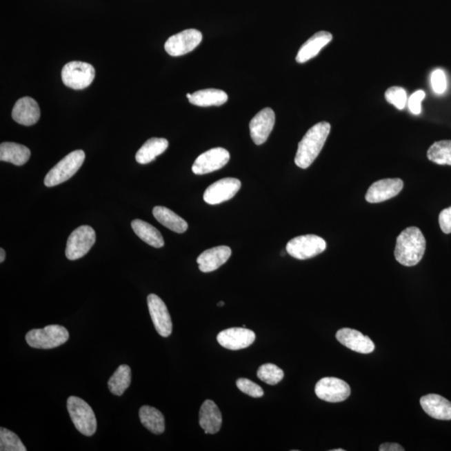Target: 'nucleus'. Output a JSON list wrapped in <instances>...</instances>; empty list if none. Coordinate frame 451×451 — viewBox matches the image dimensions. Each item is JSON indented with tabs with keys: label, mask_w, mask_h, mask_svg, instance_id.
<instances>
[{
	"label": "nucleus",
	"mask_w": 451,
	"mask_h": 451,
	"mask_svg": "<svg viewBox=\"0 0 451 451\" xmlns=\"http://www.w3.org/2000/svg\"><path fill=\"white\" fill-rule=\"evenodd\" d=\"M426 249V240L421 229L407 228L397 240L394 257L403 266L413 267L421 262Z\"/></svg>",
	"instance_id": "nucleus-1"
},
{
	"label": "nucleus",
	"mask_w": 451,
	"mask_h": 451,
	"mask_svg": "<svg viewBox=\"0 0 451 451\" xmlns=\"http://www.w3.org/2000/svg\"><path fill=\"white\" fill-rule=\"evenodd\" d=\"M330 130V124L322 121L308 130L299 142L296 153L294 161L299 168L306 169L310 167L325 144Z\"/></svg>",
	"instance_id": "nucleus-2"
},
{
	"label": "nucleus",
	"mask_w": 451,
	"mask_h": 451,
	"mask_svg": "<svg viewBox=\"0 0 451 451\" xmlns=\"http://www.w3.org/2000/svg\"><path fill=\"white\" fill-rule=\"evenodd\" d=\"M69 337V332L65 327L54 324L28 332L26 340L34 349L50 350L66 343Z\"/></svg>",
	"instance_id": "nucleus-3"
},
{
	"label": "nucleus",
	"mask_w": 451,
	"mask_h": 451,
	"mask_svg": "<svg viewBox=\"0 0 451 451\" xmlns=\"http://www.w3.org/2000/svg\"><path fill=\"white\" fill-rule=\"evenodd\" d=\"M67 410L79 432L92 437L97 430V421L94 411L82 399L70 397L67 401Z\"/></svg>",
	"instance_id": "nucleus-4"
},
{
	"label": "nucleus",
	"mask_w": 451,
	"mask_h": 451,
	"mask_svg": "<svg viewBox=\"0 0 451 451\" xmlns=\"http://www.w3.org/2000/svg\"><path fill=\"white\" fill-rule=\"evenodd\" d=\"M85 158L86 154L82 150H74L68 154L47 173L45 178L46 187H55L70 179L81 168Z\"/></svg>",
	"instance_id": "nucleus-5"
},
{
	"label": "nucleus",
	"mask_w": 451,
	"mask_h": 451,
	"mask_svg": "<svg viewBox=\"0 0 451 451\" xmlns=\"http://www.w3.org/2000/svg\"><path fill=\"white\" fill-rule=\"evenodd\" d=\"M325 240L319 236L308 234L294 237L288 243L286 251L292 258L306 260L325 251Z\"/></svg>",
	"instance_id": "nucleus-6"
},
{
	"label": "nucleus",
	"mask_w": 451,
	"mask_h": 451,
	"mask_svg": "<svg viewBox=\"0 0 451 451\" xmlns=\"http://www.w3.org/2000/svg\"><path fill=\"white\" fill-rule=\"evenodd\" d=\"M96 71L88 63L71 61L63 67L62 81L65 86L74 90H83L92 84Z\"/></svg>",
	"instance_id": "nucleus-7"
},
{
	"label": "nucleus",
	"mask_w": 451,
	"mask_h": 451,
	"mask_svg": "<svg viewBox=\"0 0 451 451\" xmlns=\"http://www.w3.org/2000/svg\"><path fill=\"white\" fill-rule=\"evenodd\" d=\"M97 236L90 226H81L75 229L67 241L66 256L71 261L83 258L96 243Z\"/></svg>",
	"instance_id": "nucleus-8"
},
{
	"label": "nucleus",
	"mask_w": 451,
	"mask_h": 451,
	"mask_svg": "<svg viewBox=\"0 0 451 451\" xmlns=\"http://www.w3.org/2000/svg\"><path fill=\"white\" fill-rule=\"evenodd\" d=\"M350 385L338 378H323L315 386V394L318 398L330 403L343 402L350 397Z\"/></svg>",
	"instance_id": "nucleus-9"
},
{
	"label": "nucleus",
	"mask_w": 451,
	"mask_h": 451,
	"mask_svg": "<svg viewBox=\"0 0 451 451\" xmlns=\"http://www.w3.org/2000/svg\"><path fill=\"white\" fill-rule=\"evenodd\" d=\"M203 41L199 30L189 29L172 35L165 43V50L172 57H181L191 52Z\"/></svg>",
	"instance_id": "nucleus-10"
},
{
	"label": "nucleus",
	"mask_w": 451,
	"mask_h": 451,
	"mask_svg": "<svg viewBox=\"0 0 451 451\" xmlns=\"http://www.w3.org/2000/svg\"><path fill=\"white\" fill-rule=\"evenodd\" d=\"M230 160V154L221 148H212L197 158L192 166L196 175H204L223 168Z\"/></svg>",
	"instance_id": "nucleus-11"
},
{
	"label": "nucleus",
	"mask_w": 451,
	"mask_h": 451,
	"mask_svg": "<svg viewBox=\"0 0 451 451\" xmlns=\"http://www.w3.org/2000/svg\"><path fill=\"white\" fill-rule=\"evenodd\" d=\"M241 188V181L237 178H223L210 185L206 190L203 199L208 204L217 205L232 199Z\"/></svg>",
	"instance_id": "nucleus-12"
},
{
	"label": "nucleus",
	"mask_w": 451,
	"mask_h": 451,
	"mask_svg": "<svg viewBox=\"0 0 451 451\" xmlns=\"http://www.w3.org/2000/svg\"><path fill=\"white\" fill-rule=\"evenodd\" d=\"M148 310L156 330L161 337L168 338L172 333V322L167 305L160 297L150 294L148 297Z\"/></svg>",
	"instance_id": "nucleus-13"
},
{
	"label": "nucleus",
	"mask_w": 451,
	"mask_h": 451,
	"mask_svg": "<svg viewBox=\"0 0 451 451\" xmlns=\"http://www.w3.org/2000/svg\"><path fill=\"white\" fill-rule=\"evenodd\" d=\"M254 332L246 328H231L217 334V341L221 346L230 350L246 349L254 343Z\"/></svg>",
	"instance_id": "nucleus-14"
},
{
	"label": "nucleus",
	"mask_w": 451,
	"mask_h": 451,
	"mask_svg": "<svg viewBox=\"0 0 451 451\" xmlns=\"http://www.w3.org/2000/svg\"><path fill=\"white\" fill-rule=\"evenodd\" d=\"M403 188V181L399 178L379 180L370 186L366 193L365 199L370 203H383L399 195Z\"/></svg>",
	"instance_id": "nucleus-15"
},
{
	"label": "nucleus",
	"mask_w": 451,
	"mask_h": 451,
	"mask_svg": "<svg viewBox=\"0 0 451 451\" xmlns=\"http://www.w3.org/2000/svg\"><path fill=\"white\" fill-rule=\"evenodd\" d=\"M275 124V113L271 108H265L252 119L249 128L253 142L260 146L266 142Z\"/></svg>",
	"instance_id": "nucleus-16"
},
{
	"label": "nucleus",
	"mask_w": 451,
	"mask_h": 451,
	"mask_svg": "<svg viewBox=\"0 0 451 451\" xmlns=\"http://www.w3.org/2000/svg\"><path fill=\"white\" fill-rule=\"evenodd\" d=\"M336 339L348 349L359 354H371L375 349L374 342L368 336L352 328H341L336 334Z\"/></svg>",
	"instance_id": "nucleus-17"
},
{
	"label": "nucleus",
	"mask_w": 451,
	"mask_h": 451,
	"mask_svg": "<svg viewBox=\"0 0 451 451\" xmlns=\"http://www.w3.org/2000/svg\"><path fill=\"white\" fill-rule=\"evenodd\" d=\"M12 117L17 123L30 126L37 123L41 117L38 103L31 97H23L15 103Z\"/></svg>",
	"instance_id": "nucleus-18"
},
{
	"label": "nucleus",
	"mask_w": 451,
	"mask_h": 451,
	"mask_svg": "<svg viewBox=\"0 0 451 451\" xmlns=\"http://www.w3.org/2000/svg\"><path fill=\"white\" fill-rule=\"evenodd\" d=\"M232 255L231 248L228 246H219L208 249L197 258V262L203 272H211L217 270L228 262Z\"/></svg>",
	"instance_id": "nucleus-19"
},
{
	"label": "nucleus",
	"mask_w": 451,
	"mask_h": 451,
	"mask_svg": "<svg viewBox=\"0 0 451 451\" xmlns=\"http://www.w3.org/2000/svg\"><path fill=\"white\" fill-rule=\"evenodd\" d=\"M421 405L425 412L440 421H451V403L441 395L430 394L421 399Z\"/></svg>",
	"instance_id": "nucleus-20"
},
{
	"label": "nucleus",
	"mask_w": 451,
	"mask_h": 451,
	"mask_svg": "<svg viewBox=\"0 0 451 451\" xmlns=\"http://www.w3.org/2000/svg\"><path fill=\"white\" fill-rule=\"evenodd\" d=\"M333 39V35L327 31H319L303 43L296 57V61L303 64L318 55L320 51Z\"/></svg>",
	"instance_id": "nucleus-21"
},
{
	"label": "nucleus",
	"mask_w": 451,
	"mask_h": 451,
	"mask_svg": "<svg viewBox=\"0 0 451 451\" xmlns=\"http://www.w3.org/2000/svg\"><path fill=\"white\" fill-rule=\"evenodd\" d=\"M223 423L221 411L212 401H204L199 412V424L206 434H214L219 432Z\"/></svg>",
	"instance_id": "nucleus-22"
},
{
	"label": "nucleus",
	"mask_w": 451,
	"mask_h": 451,
	"mask_svg": "<svg viewBox=\"0 0 451 451\" xmlns=\"http://www.w3.org/2000/svg\"><path fill=\"white\" fill-rule=\"evenodd\" d=\"M30 150L14 142H3L0 145V160L10 162L15 166H23L29 161Z\"/></svg>",
	"instance_id": "nucleus-23"
},
{
	"label": "nucleus",
	"mask_w": 451,
	"mask_h": 451,
	"mask_svg": "<svg viewBox=\"0 0 451 451\" xmlns=\"http://www.w3.org/2000/svg\"><path fill=\"white\" fill-rule=\"evenodd\" d=\"M168 141L164 138H150L137 152L136 160L140 164H148L168 148Z\"/></svg>",
	"instance_id": "nucleus-24"
},
{
	"label": "nucleus",
	"mask_w": 451,
	"mask_h": 451,
	"mask_svg": "<svg viewBox=\"0 0 451 451\" xmlns=\"http://www.w3.org/2000/svg\"><path fill=\"white\" fill-rule=\"evenodd\" d=\"M228 94L223 90L217 89L201 90L191 94L189 102L201 108L219 106L228 101Z\"/></svg>",
	"instance_id": "nucleus-25"
},
{
	"label": "nucleus",
	"mask_w": 451,
	"mask_h": 451,
	"mask_svg": "<svg viewBox=\"0 0 451 451\" xmlns=\"http://www.w3.org/2000/svg\"><path fill=\"white\" fill-rule=\"evenodd\" d=\"M132 227L136 234L142 241L153 248H161L164 246L165 241L161 232L153 226L146 221L134 219L132 221Z\"/></svg>",
	"instance_id": "nucleus-26"
},
{
	"label": "nucleus",
	"mask_w": 451,
	"mask_h": 451,
	"mask_svg": "<svg viewBox=\"0 0 451 451\" xmlns=\"http://www.w3.org/2000/svg\"><path fill=\"white\" fill-rule=\"evenodd\" d=\"M153 216L159 223L166 228L177 233H183L188 230V224L183 219L165 207H155L153 208Z\"/></svg>",
	"instance_id": "nucleus-27"
},
{
	"label": "nucleus",
	"mask_w": 451,
	"mask_h": 451,
	"mask_svg": "<svg viewBox=\"0 0 451 451\" xmlns=\"http://www.w3.org/2000/svg\"><path fill=\"white\" fill-rule=\"evenodd\" d=\"M139 418L141 424L150 432L155 434L164 433L165 418L160 410L152 406H142L139 410Z\"/></svg>",
	"instance_id": "nucleus-28"
},
{
	"label": "nucleus",
	"mask_w": 451,
	"mask_h": 451,
	"mask_svg": "<svg viewBox=\"0 0 451 451\" xmlns=\"http://www.w3.org/2000/svg\"><path fill=\"white\" fill-rule=\"evenodd\" d=\"M130 383H132V370L128 365H122L117 368L109 379V390L113 394L121 397L128 389Z\"/></svg>",
	"instance_id": "nucleus-29"
},
{
	"label": "nucleus",
	"mask_w": 451,
	"mask_h": 451,
	"mask_svg": "<svg viewBox=\"0 0 451 451\" xmlns=\"http://www.w3.org/2000/svg\"><path fill=\"white\" fill-rule=\"evenodd\" d=\"M427 157L435 164L451 166V140L434 142L427 152Z\"/></svg>",
	"instance_id": "nucleus-30"
},
{
	"label": "nucleus",
	"mask_w": 451,
	"mask_h": 451,
	"mask_svg": "<svg viewBox=\"0 0 451 451\" xmlns=\"http://www.w3.org/2000/svg\"><path fill=\"white\" fill-rule=\"evenodd\" d=\"M0 450L1 451H26L21 439L12 431L0 429Z\"/></svg>",
	"instance_id": "nucleus-31"
},
{
	"label": "nucleus",
	"mask_w": 451,
	"mask_h": 451,
	"mask_svg": "<svg viewBox=\"0 0 451 451\" xmlns=\"http://www.w3.org/2000/svg\"><path fill=\"white\" fill-rule=\"evenodd\" d=\"M257 375L268 385H275L283 379L284 372L274 363H265L259 367Z\"/></svg>",
	"instance_id": "nucleus-32"
},
{
	"label": "nucleus",
	"mask_w": 451,
	"mask_h": 451,
	"mask_svg": "<svg viewBox=\"0 0 451 451\" xmlns=\"http://www.w3.org/2000/svg\"><path fill=\"white\" fill-rule=\"evenodd\" d=\"M386 101L392 104L399 110L405 108L407 103V93L402 87L393 86L386 90L385 94Z\"/></svg>",
	"instance_id": "nucleus-33"
},
{
	"label": "nucleus",
	"mask_w": 451,
	"mask_h": 451,
	"mask_svg": "<svg viewBox=\"0 0 451 451\" xmlns=\"http://www.w3.org/2000/svg\"><path fill=\"white\" fill-rule=\"evenodd\" d=\"M237 386L243 393L253 398L263 397L264 392L259 385L250 381V379L242 378L237 379Z\"/></svg>",
	"instance_id": "nucleus-34"
},
{
	"label": "nucleus",
	"mask_w": 451,
	"mask_h": 451,
	"mask_svg": "<svg viewBox=\"0 0 451 451\" xmlns=\"http://www.w3.org/2000/svg\"><path fill=\"white\" fill-rule=\"evenodd\" d=\"M431 86L434 92L437 94H443L447 88V81L444 71L442 70H435L431 74Z\"/></svg>",
	"instance_id": "nucleus-35"
},
{
	"label": "nucleus",
	"mask_w": 451,
	"mask_h": 451,
	"mask_svg": "<svg viewBox=\"0 0 451 451\" xmlns=\"http://www.w3.org/2000/svg\"><path fill=\"white\" fill-rule=\"evenodd\" d=\"M425 97L424 90H417L409 99V108L411 112L414 114L421 113V102Z\"/></svg>",
	"instance_id": "nucleus-36"
},
{
	"label": "nucleus",
	"mask_w": 451,
	"mask_h": 451,
	"mask_svg": "<svg viewBox=\"0 0 451 451\" xmlns=\"http://www.w3.org/2000/svg\"><path fill=\"white\" fill-rule=\"evenodd\" d=\"M439 223L443 232L445 234L451 233V207L443 210L439 216Z\"/></svg>",
	"instance_id": "nucleus-37"
},
{
	"label": "nucleus",
	"mask_w": 451,
	"mask_h": 451,
	"mask_svg": "<svg viewBox=\"0 0 451 451\" xmlns=\"http://www.w3.org/2000/svg\"><path fill=\"white\" fill-rule=\"evenodd\" d=\"M379 451H403L405 449L397 443H385L379 446Z\"/></svg>",
	"instance_id": "nucleus-38"
},
{
	"label": "nucleus",
	"mask_w": 451,
	"mask_h": 451,
	"mask_svg": "<svg viewBox=\"0 0 451 451\" xmlns=\"http://www.w3.org/2000/svg\"><path fill=\"white\" fill-rule=\"evenodd\" d=\"M6 259V251L3 248L0 249V263H3Z\"/></svg>",
	"instance_id": "nucleus-39"
},
{
	"label": "nucleus",
	"mask_w": 451,
	"mask_h": 451,
	"mask_svg": "<svg viewBox=\"0 0 451 451\" xmlns=\"http://www.w3.org/2000/svg\"><path fill=\"white\" fill-rule=\"evenodd\" d=\"M224 304H225V303L223 302V301H221L220 303H217V306L223 307L224 305Z\"/></svg>",
	"instance_id": "nucleus-40"
},
{
	"label": "nucleus",
	"mask_w": 451,
	"mask_h": 451,
	"mask_svg": "<svg viewBox=\"0 0 451 451\" xmlns=\"http://www.w3.org/2000/svg\"><path fill=\"white\" fill-rule=\"evenodd\" d=\"M332 451H344L343 449L332 450Z\"/></svg>",
	"instance_id": "nucleus-41"
}]
</instances>
